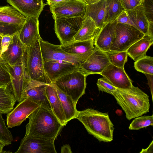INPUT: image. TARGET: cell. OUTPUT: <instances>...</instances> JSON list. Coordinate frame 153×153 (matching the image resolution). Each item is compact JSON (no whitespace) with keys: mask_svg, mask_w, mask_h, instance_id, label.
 <instances>
[{"mask_svg":"<svg viewBox=\"0 0 153 153\" xmlns=\"http://www.w3.org/2000/svg\"><path fill=\"white\" fill-rule=\"evenodd\" d=\"M134 67L137 71L144 74L153 75V58L146 55L134 62Z\"/></svg>","mask_w":153,"mask_h":153,"instance_id":"31","label":"cell"},{"mask_svg":"<svg viewBox=\"0 0 153 153\" xmlns=\"http://www.w3.org/2000/svg\"><path fill=\"white\" fill-rule=\"evenodd\" d=\"M148 35L153 37V22H149Z\"/></svg>","mask_w":153,"mask_h":153,"instance_id":"45","label":"cell"},{"mask_svg":"<svg viewBox=\"0 0 153 153\" xmlns=\"http://www.w3.org/2000/svg\"><path fill=\"white\" fill-rule=\"evenodd\" d=\"M116 20L107 23L97 31L94 38L95 47L104 52L110 51L115 34Z\"/></svg>","mask_w":153,"mask_h":153,"instance_id":"18","label":"cell"},{"mask_svg":"<svg viewBox=\"0 0 153 153\" xmlns=\"http://www.w3.org/2000/svg\"><path fill=\"white\" fill-rule=\"evenodd\" d=\"M142 4L149 22H153V0H143Z\"/></svg>","mask_w":153,"mask_h":153,"instance_id":"38","label":"cell"},{"mask_svg":"<svg viewBox=\"0 0 153 153\" xmlns=\"http://www.w3.org/2000/svg\"><path fill=\"white\" fill-rule=\"evenodd\" d=\"M75 118L82 123L89 134L100 141L113 140L114 125L108 113L88 108L78 111Z\"/></svg>","mask_w":153,"mask_h":153,"instance_id":"2","label":"cell"},{"mask_svg":"<svg viewBox=\"0 0 153 153\" xmlns=\"http://www.w3.org/2000/svg\"><path fill=\"white\" fill-rule=\"evenodd\" d=\"M65 0H47V4L50 6Z\"/></svg>","mask_w":153,"mask_h":153,"instance_id":"46","label":"cell"},{"mask_svg":"<svg viewBox=\"0 0 153 153\" xmlns=\"http://www.w3.org/2000/svg\"><path fill=\"white\" fill-rule=\"evenodd\" d=\"M18 34L13 36L7 49L1 56L4 62L10 66L15 65L22 59L27 47L20 41Z\"/></svg>","mask_w":153,"mask_h":153,"instance_id":"19","label":"cell"},{"mask_svg":"<svg viewBox=\"0 0 153 153\" xmlns=\"http://www.w3.org/2000/svg\"><path fill=\"white\" fill-rule=\"evenodd\" d=\"M71 148L68 144H65L62 147L61 153H72Z\"/></svg>","mask_w":153,"mask_h":153,"instance_id":"44","label":"cell"},{"mask_svg":"<svg viewBox=\"0 0 153 153\" xmlns=\"http://www.w3.org/2000/svg\"><path fill=\"white\" fill-rule=\"evenodd\" d=\"M40 2H43L42 0H38Z\"/></svg>","mask_w":153,"mask_h":153,"instance_id":"51","label":"cell"},{"mask_svg":"<svg viewBox=\"0 0 153 153\" xmlns=\"http://www.w3.org/2000/svg\"><path fill=\"white\" fill-rule=\"evenodd\" d=\"M13 36L10 35L2 36L1 43V54L7 49L12 40Z\"/></svg>","mask_w":153,"mask_h":153,"instance_id":"41","label":"cell"},{"mask_svg":"<svg viewBox=\"0 0 153 153\" xmlns=\"http://www.w3.org/2000/svg\"><path fill=\"white\" fill-rule=\"evenodd\" d=\"M54 85L60 100L67 123L70 120L76 118L78 111L76 108V105L70 97L64 94Z\"/></svg>","mask_w":153,"mask_h":153,"instance_id":"28","label":"cell"},{"mask_svg":"<svg viewBox=\"0 0 153 153\" xmlns=\"http://www.w3.org/2000/svg\"><path fill=\"white\" fill-rule=\"evenodd\" d=\"M99 29L97 28L94 21L90 17L83 19L80 28L72 41L85 40L94 37Z\"/></svg>","mask_w":153,"mask_h":153,"instance_id":"27","label":"cell"},{"mask_svg":"<svg viewBox=\"0 0 153 153\" xmlns=\"http://www.w3.org/2000/svg\"><path fill=\"white\" fill-rule=\"evenodd\" d=\"M124 10L132 9L140 4L142 2L138 0H120Z\"/></svg>","mask_w":153,"mask_h":153,"instance_id":"39","label":"cell"},{"mask_svg":"<svg viewBox=\"0 0 153 153\" xmlns=\"http://www.w3.org/2000/svg\"><path fill=\"white\" fill-rule=\"evenodd\" d=\"M87 5L81 0H66L49 7L53 17L83 18Z\"/></svg>","mask_w":153,"mask_h":153,"instance_id":"9","label":"cell"},{"mask_svg":"<svg viewBox=\"0 0 153 153\" xmlns=\"http://www.w3.org/2000/svg\"><path fill=\"white\" fill-rule=\"evenodd\" d=\"M54 20V30L61 44L71 41L81 25L82 17H53Z\"/></svg>","mask_w":153,"mask_h":153,"instance_id":"7","label":"cell"},{"mask_svg":"<svg viewBox=\"0 0 153 153\" xmlns=\"http://www.w3.org/2000/svg\"><path fill=\"white\" fill-rule=\"evenodd\" d=\"M55 140L35 137H23L16 153H56Z\"/></svg>","mask_w":153,"mask_h":153,"instance_id":"11","label":"cell"},{"mask_svg":"<svg viewBox=\"0 0 153 153\" xmlns=\"http://www.w3.org/2000/svg\"><path fill=\"white\" fill-rule=\"evenodd\" d=\"M87 5L91 4L96 3L100 0H81Z\"/></svg>","mask_w":153,"mask_h":153,"instance_id":"47","label":"cell"},{"mask_svg":"<svg viewBox=\"0 0 153 153\" xmlns=\"http://www.w3.org/2000/svg\"><path fill=\"white\" fill-rule=\"evenodd\" d=\"M22 62L29 79L46 84L51 83L45 71L39 40H37L31 46L26 47Z\"/></svg>","mask_w":153,"mask_h":153,"instance_id":"4","label":"cell"},{"mask_svg":"<svg viewBox=\"0 0 153 153\" xmlns=\"http://www.w3.org/2000/svg\"><path fill=\"white\" fill-rule=\"evenodd\" d=\"M40 105L29 98L24 100L7 114V124L8 128L20 126Z\"/></svg>","mask_w":153,"mask_h":153,"instance_id":"12","label":"cell"},{"mask_svg":"<svg viewBox=\"0 0 153 153\" xmlns=\"http://www.w3.org/2000/svg\"><path fill=\"white\" fill-rule=\"evenodd\" d=\"M87 76L80 69L62 76L53 83L70 97L76 105L79 99L85 93Z\"/></svg>","mask_w":153,"mask_h":153,"instance_id":"5","label":"cell"},{"mask_svg":"<svg viewBox=\"0 0 153 153\" xmlns=\"http://www.w3.org/2000/svg\"><path fill=\"white\" fill-rule=\"evenodd\" d=\"M113 96L128 120L149 112V96L137 87L133 85L128 89L117 88Z\"/></svg>","mask_w":153,"mask_h":153,"instance_id":"3","label":"cell"},{"mask_svg":"<svg viewBox=\"0 0 153 153\" xmlns=\"http://www.w3.org/2000/svg\"><path fill=\"white\" fill-rule=\"evenodd\" d=\"M23 25H10L0 22V35L13 36L18 33Z\"/></svg>","mask_w":153,"mask_h":153,"instance_id":"36","label":"cell"},{"mask_svg":"<svg viewBox=\"0 0 153 153\" xmlns=\"http://www.w3.org/2000/svg\"><path fill=\"white\" fill-rule=\"evenodd\" d=\"M2 114V113L0 111V142L6 146L12 143L13 137L8 128L5 125Z\"/></svg>","mask_w":153,"mask_h":153,"instance_id":"34","label":"cell"},{"mask_svg":"<svg viewBox=\"0 0 153 153\" xmlns=\"http://www.w3.org/2000/svg\"><path fill=\"white\" fill-rule=\"evenodd\" d=\"M116 20L117 23L128 24L135 27L134 25L131 20L127 13L126 10H123L122 12L118 17Z\"/></svg>","mask_w":153,"mask_h":153,"instance_id":"40","label":"cell"},{"mask_svg":"<svg viewBox=\"0 0 153 153\" xmlns=\"http://www.w3.org/2000/svg\"><path fill=\"white\" fill-rule=\"evenodd\" d=\"M105 0H100L94 4L87 5L83 19L91 17L94 22L97 28L100 29L105 25Z\"/></svg>","mask_w":153,"mask_h":153,"instance_id":"24","label":"cell"},{"mask_svg":"<svg viewBox=\"0 0 153 153\" xmlns=\"http://www.w3.org/2000/svg\"><path fill=\"white\" fill-rule=\"evenodd\" d=\"M4 63L11 76L9 86L16 101L19 102L22 101L23 92L29 79L26 75L22 59L13 66Z\"/></svg>","mask_w":153,"mask_h":153,"instance_id":"10","label":"cell"},{"mask_svg":"<svg viewBox=\"0 0 153 153\" xmlns=\"http://www.w3.org/2000/svg\"><path fill=\"white\" fill-rule=\"evenodd\" d=\"M105 52L110 63L117 67L124 68L125 64L127 61V54L126 51H110Z\"/></svg>","mask_w":153,"mask_h":153,"instance_id":"32","label":"cell"},{"mask_svg":"<svg viewBox=\"0 0 153 153\" xmlns=\"http://www.w3.org/2000/svg\"><path fill=\"white\" fill-rule=\"evenodd\" d=\"M39 42L43 59L63 60L72 63L79 67L87 59L81 55L66 52L60 48V45L53 44L42 39L39 40Z\"/></svg>","mask_w":153,"mask_h":153,"instance_id":"8","label":"cell"},{"mask_svg":"<svg viewBox=\"0 0 153 153\" xmlns=\"http://www.w3.org/2000/svg\"><path fill=\"white\" fill-rule=\"evenodd\" d=\"M2 38V36L0 35V56H1V40Z\"/></svg>","mask_w":153,"mask_h":153,"instance_id":"49","label":"cell"},{"mask_svg":"<svg viewBox=\"0 0 153 153\" xmlns=\"http://www.w3.org/2000/svg\"><path fill=\"white\" fill-rule=\"evenodd\" d=\"M126 11L135 27L144 35L147 34L149 22L142 3L134 9Z\"/></svg>","mask_w":153,"mask_h":153,"instance_id":"26","label":"cell"},{"mask_svg":"<svg viewBox=\"0 0 153 153\" xmlns=\"http://www.w3.org/2000/svg\"><path fill=\"white\" fill-rule=\"evenodd\" d=\"M153 141L150 143L149 146L146 149H143L140 152V153H153Z\"/></svg>","mask_w":153,"mask_h":153,"instance_id":"43","label":"cell"},{"mask_svg":"<svg viewBox=\"0 0 153 153\" xmlns=\"http://www.w3.org/2000/svg\"><path fill=\"white\" fill-rule=\"evenodd\" d=\"M26 17L12 6H0V22L8 24L23 25Z\"/></svg>","mask_w":153,"mask_h":153,"instance_id":"25","label":"cell"},{"mask_svg":"<svg viewBox=\"0 0 153 153\" xmlns=\"http://www.w3.org/2000/svg\"><path fill=\"white\" fill-rule=\"evenodd\" d=\"M144 35L132 25L117 23L115 27V36L110 51H126L131 45L142 38Z\"/></svg>","mask_w":153,"mask_h":153,"instance_id":"6","label":"cell"},{"mask_svg":"<svg viewBox=\"0 0 153 153\" xmlns=\"http://www.w3.org/2000/svg\"><path fill=\"white\" fill-rule=\"evenodd\" d=\"M47 84H48L29 79L23 92L22 100L29 98L40 106L51 110L46 94Z\"/></svg>","mask_w":153,"mask_h":153,"instance_id":"14","label":"cell"},{"mask_svg":"<svg viewBox=\"0 0 153 153\" xmlns=\"http://www.w3.org/2000/svg\"><path fill=\"white\" fill-rule=\"evenodd\" d=\"M9 85H0V111L7 114L14 108L16 102Z\"/></svg>","mask_w":153,"mask_h":153,"instance_id":"29","label":"cell"},{"mask_svg":"<svg viewBox=\"0 0 153 153\" xmlns=\"http://www.w3.org/2000/svg\"><path fill=\"white\" fill-rule=\"evenodd\" d=\"M28 118L24 138L35 137L55 140L64 126L51 110L41 106Z\"/></svg>","mask_w":153,"mask_h":153,"instance_id":"1","label":"cell"},{"mask_svg":"<svg viewBox=\"0 0 153 153\" xmlns=\"http://www.w3.org/2000/svg\"><path fill=\"white\" fill-rule=\"evenodd\" d=\"M135 118L129 126V130H139L149 126H153V115L151 116H140Z\"/></svg>","mask_w":153,"mask_h":153,"instance_id":"33","label":"cell"},{"mask_svg":"<svg viewBox=\"0 0 153 153\" xmlns=\"http://www.w3.org/2000/svg\"><path fill=\"white\" fill-rule=\"evenodd\" d=\"M94 38L85 40L71 41L60 45V47L68 53L81 55L87 59L94 50Z\"/></svg>","mask_w":153,"mask_h":153,"instance_id":"20","label":"cell"},{"mask_svg":"<svg viewBox=\"0 0 153 153\" xmlns=\"http://www.w3.org/2000/svg\"><path fill=\"white\" fill-rule=\"evenodd\" d=\"M97 84L99 91L104 92L113 95L117 89L104 77L99 79Z\"/></svg>","mask_w":153,"mask_h":153,"instance_id":"35","label":"cell"},{"mask_svg":"<svg viewBox=\"0 0 153 153\" xmlns=\"http://www.w3.org/2000/svg\"><path fill=\"white\" fill-rule=\"evenodd\" d=\"M44 67L51 83L62 76L80 69L79 66L72 63L52 59H44Z\"/></svg>","mask_w":153,"mask_h":153,"instance_id":"13","label":"cell"},{"mask_svg":"<svg viewBox=\"0 0 153 153\" xmlns=\"http://www.w3.org/2000/svg\"><path fill=\"white\" fill-rule=\"evenodd\" d=\"M138 0L140 1H141L142 2H143V0Z\"/></svg>","mask_w":153,"mask_h":153,"instance_id":"52","label":"cell"},{"mask_svg":"<svg viewBox=\"0 0 153 153\" xmlns=\"http://www.w3.org/2000/svg\"><path fill=\"white\" fill-rule=\"evenodd\" d=\"M153 43V37L145 35L127 49V55L135 62L146 55L147 50Z\"/></svg>","mask_w":153,"mask_h":153,"instance_id":"23","label":"cell"},{"mask_svg":"<svg viewBox=\"0 0 153 153\" xmlns=\"http://www.w3.org/2000/svg\"><path fill=\"white\" fill-rule=\"evenodd\" d=\"M39 27L38 18L26 17V20L18 36L20 41L27 47L31 46L37 40L42 39L39 34Z\"/></svg>","mask_w":153,"mask_h":153,"instance_id":"17","label":"cell"},{"mask_svg":"<svg viewBox=\"0 0 153 153\" xmlns=\"http://www.w3.org/2000/svg\"><path fill=\"white\" fill-rule=\"evenodd\" d=\"M100 74L117 88L128 89L133 85L132 80L126 73L124 68L117 67L111 63Z\"/></svg>","mask_w":153,"mask_h":153,"instance_id":"16","label":"cell"},{"mask_svg":"<svg viewBox=\"0 0 153 153\" xmlns=\"http://www.w3.org/2000/svg\"><path fill=\"white\" fill-rule=\"evenodd\" d=\"M45 91L52 111L61 124L64 126H65L67 123L60 100L54 85L52 83L47 84Z\"/></svg>","mask_w":153,"mask_h":153,"instance_id":"22","label":"cell"},{"mask_svg":"<svg viewBox=\"0 0 153 153\" xmlns=\"http://www.w3.org/2000/svg\"><path fill=\"white\" fill-rule=\"evenodd\" d=\"M105 25L116 20L122 12L125 10L120 0H105Z\"/></svg>","mask_w":153,"mask_h":153,"instance_id":"30","label":"cell"},{"mask_svg":"<svg viewBox=\"0 0 153 153\" xmlns=\"http://www.w3.org/2000/svg\"><path fill=\"white\" fill-rule=\"evenodd\" d=\"M5 146L4 144L0 142V153H5L10 152H7L3 150L4 147Z\"/></svg>","mask_w":153,"mask_h":153,"instance_id":"48","label":"cell"},{"mask_svg":"<svg viewBox=\"0 0 153 153\" xmlns=\"http://www.w3.org/2000/svg\"><path fill=\"white\" fill-rule=\"evenodd\" d=\"M148 80V85H149L152 91V90L153 75L148 74H144Z\"/></svg>","mask_w":153,"mask_h":153,"instance_id":"42","label":"cell"},{"mask_svg":"<svg viewBox=\"0 0 153 153\" xmlns=\"http://www.w3.org/2000/svg\"><path fill=\"white\" fill-rule=\"evenodd\" d=\"M11 81L10 74L3 61L0 63V85H9Z\"/></svg>","mask_w":153,"mask_h":153,"instance_id":"37","label":"cell"},{"mask_svg":"<svg viewBox=\"0 0 153 153\" xmlns=\"http://www.w3.org/2000/svg\"><path fill=\"white\" fill-rule=\"evenodd\" d=\"M3 61V60L2 58L0 56V63L2 62Z\"/></svg>","mask_w":153,"mask_h":153,"instance_id":"50","label":"cell"},{"mask_svg":"<svg viewBox=\"0 0 153 153\" xmlns=\"http://www.w3.org/2000/svg\"><path fill=\"white\" fill-rule=\"evenodd\" d=\"M7 2L26 17H39L44 7L38 0H7Z\"/></svg>","mask_w":153,"mask_h":153,"instance_id":"21","label":"cell"},{"mask_svg":"<svg viewBox=\"0 0 153 153\" xmlns=\"http://www.w3.org/2000/svg\"><path fill=\"white\" fill-rule=\"evenodd\" d=\"M110 64L105 53L95 47L92 53L79 67L88 76L92 74H100Z\"/></svg>","mask_w":153,"mask_h":153,"instance_id":"15","label":"cell"}]
</instances>
